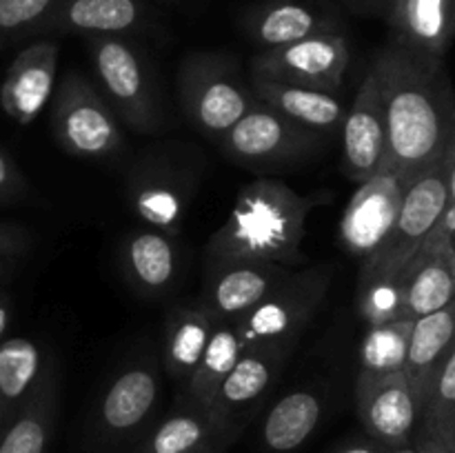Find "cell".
<instances>
[{"instance_id":"obj_1","label":"cell","mask_w":455,"mask_h":453,"mask_svg":"<svg viewBox=\"0 0 455 453\" xmlns=\"http://www.w3.org/2000/svg\"><path fill=\"white\" fill-rule=\"evenodd\" d=\"M389 136V169L413 178L443 158L455 140L453 91L444 60L420 56L391 40L373 58Z\"/></svg>"},{"instance_id":"obj_2","label":"cell","mask_w":455,"mask_h":453,"mask_svg":"<svg viewBox=\"0 0 455 453\" xmlns=\"http://www.w3.org/2000/svg\"><path fill=\"white\" fill-rule=\"evenodd\" d=\"M327 194H298L278 178L260 176L243 185L225 225L209 238L207 265L220 260L274 262L287 269L307 266L302 253L307 218Z\"/></svg>"},{"instance_id":"obj_3","label":"cell","mask_w":455,"mask_h":453,"mask_svg":"<svg viewBox=\"0 0 455 453\" xmlns=\"http://www.w3.org/2000/svg\"><path fill=\"white\" fill-rule=\"evenodd\" d=\"M449 198H455V140L449 142L443 158L409 180L398 218L376 251L363 260L360 280L395 278L416 256Z\"/></svg>"},{"instance_id":"obj_4","label":"cell","mask_w":455,"mask_h":453,"mask_svg":"<svg viewBox=\"0 0 455 453\" xmlns=\"http://www.w3.org/2000/svg\"><path fill=\"white\" fill-rule=\"evenodd\" d=\"M333 282V266L307 265L293 269L253 309L231 320L244 349L287 346L296 349L298 338L315 318Z\"/></svg>"},{"instance_id":"obj_5","label":"cell","mask_w":455,"mask_h":453,"mask_svg":"<svg viewBox=\"0 0 455 453\" xmlns=\"http://www.w3.org/2000/svg\"><path fill=\"white\" fill-rule=\"evenodd\" d=\"M178 93L187 120L218 142L256 102L234 58L216 52H194L180 62Z\"/></svg>"},{"instance_id":"obj_6","label":"cell","mask_w":455,"mask_h":453,"mask_svg":"<svg viewBox=\"0 0 455 453\" xmlns=\"http://www.w3.org/2000/svg\"><path fill=\"white\" fill-rule=\"evenodd\" d=\"M52 129L69 155L105 160L124 147V133L105 96L78 71H67L52 93Z\"/></svg>"},{"instance_id":"obj_7","label":"cell","mask_w":455,"mask_h":453,"mask_svg":"<svg viewBox=\"0 0 455 453\" xmlns=\"http://www.w3.org/2000/svg\"><path fill=\"white\" fill-rule=\"evenodd\" d=\"M323 138L256 100L251 109L220 138V149L240 167L267 171L293 167L311 158Z\"/></svg>"},{"instance_id":"obj_8","label":"cell","mask_w":455,"mask_h":453,"mask_svg":"<svg viewBox=\"0 0 455 453\" xmlns=\"http://www.w3.org/2000/svg\"><path fill=\"white\" fill-rule=\"evenodd\" d=\"M93 69L105 100L138 133L160 127V105L140 56L118 36H89Z\"/></svg>"},{"instance_id":"obj_9","label":"cell","mask_w":455,"mask_h":453,"mask_svg":"<svg viewBox=\"0 0 455 453\" xmlns=\"http://www.w3.org/2000/svg\"><path fill=\"white\" fill-rule=\"evenodd\" d=\"M293 349L287 346H253L244 349L222 385L218 386L207 416L227 442H234L240 431L258 413L274 389Z\"/></svg>"},{"instance_id":"obj_10","label":"cell","mask_w":455,"mask_h":453,"mask_svg":"<svg viewBox=\"0 0 455 453\" xmlns=\"http://www.w3.org/2000/svg\"><path fill=\"white\" fill-rule=\"evenodd\" d=\"M349 40L340 34H318L274 49H260L251 60V76L300 84L338 96L349 67Z\"/></svg>"},{"instance_id":"obj_11","label":"cell","mask_w":455,"mask_h":453,"mask_svg":"<svg viewBox=\"0 0 455 453\" xmlns=\"http://www.w3.org/2000/svg\"><path fill=\"white\" fill-rule=\"evenodd\" d=\"M160 395L158 369L132 364L120 371L102 393L93 417V435L100 447H120L132 440L154 413Z\"/></svg>"},{"instance_id":"obj_12","label":"cell","mask_w":455,"mask_h":453,"mask_svg":"<svg viewBox=\"0 0 455 453\" xmlns=\"http://www.w3.org/2000/svg\"><path fill=\"white\" fill-rule=\"evenodd\" d=\"M411 178L395 169L360 182L340 220V240L351 256L364 260L387 238L398 218L403 194Z\"/></svg>"},{"instance_id":"obj_13","label":"cell","mask_w":455,"mask_h":453,"mask_svg":"<svg viewBox=\"0 0 455 453\" xmlns=\"http://www.w3.org/2000/svg\"><path fill=\"white\" fill-rule=\"evenodd\" d=\"M129 203L142 222L176 238L194 198L189 173L164 160L147 158L129 176Z\"/></svg>"},{"instance_id":"obj_14","label":"cell","mask_w":455,"mask_h":453,"mask_svg":"<svg viewBox=\"0 0 455 453\" xmlns=\"http://www.w3.org/2000/svg\"><path fill=\"white\" fill-rule=\"evenodd\" d=\"M293 269L258 260L209 262L198 305L213 320H235L274 291Z\"/></svg>"},{"instance_id":"obj_15","label":"cell","mask_w":455,"mask_h":453,"mask_svg":"<svg viewBox=\"0 0 455 453\" xmlns=\"http://www.w3.org/2000/svg\"><path fill=\"white\" fill-rule=\"evenodd\" d=\"M342 163L347 176L364 182L389 169V136L380 93L371 74L360 84L351 109L342 120Z\"/></svg>"},{"instance_id":"obj_16","label":"cell","mask_w":455,"mask_h":453,"mask_svg":"<svg viewBox=\"0 0 455 453\" xmlns=\"http://www.w3.org/2000/svg\"><path fill=\"white\" fill-rule=\"evenodd\" d=\"M355 409L369 438L385 447H400L413 440L418 404L404 373L355 380Z\"/></svg>"},{"instance_id":"obj_17","label":"cell","mask_w":455,"mask_h":453,"mask_svg":"<svg viewBox=\"0 0 455 453\" xmlns=\"http://www.w3.org/2000/svg\"><path fill=\"white\" fill-rule=\"evenodd\" d=\"M60 49L52 40H38L22 49L7 67L0 84V105L9 120L31 124L56 89Z\"/></svg>"},{"instance_id":"obj_18","label":"cell","mask_w":455,"mask_h":453,"mask_svg":"<svg viewBox=\"0 0 455 453\" xmlns=\"http://www.w3.org/2000/svg\"><path fill=\"white\" fill-rule=\"evenodd\" d=\"M253 98L275 114L284 115L291 123L320 133V136H333L342 129L345 120V105L338 96L318 89L300 87V84L278 83V80H267L251 76Z\"/></svg>"},{"instance_id":"obj_19","label":"cell","mask_w":455,"mask_h":453,"mask_svg":"<svg viewBox=\"0 0 455 453\" xmlns=\"http://www.w3.org/2000/svg\"><path fill=\"white\" fill-rule=\"evenodd\" d=\"M389 20L395 43L444 60L455 31V0H391Z\"/></svg>"},{"instance_id":"obj_20","label":"cell","mask_w":455,"mask_h":453,"mask_svg":"<svg viewBox=\"0 0 455 453\" xmlns=\"http://www.w3.org/2000/svg\"><path fill=\"white\" fill-rule=\"evenodd\" d=\"M455 305L427 314L413 320L411 336H409L407 358H404L403 373L413 391L420 416L422 400L429 391L431 380L438 373L440 364L447 358L449 351L455 349Z\"/></svg>"},{"instance_id":"obj_21","label":"cell","mask_w":455,"mask_h":453,"mask_svg":"<svg viewBox=\"0 0 455 453\" xmlns=\"http://www.w3.org/2000/svg\"><path fill=\"white\" fill-rule=\"evenodd\" d=\"M403 289L404 318H422L451 305L455 293V249L427 253L418 249L398 275Z\"/></svg>"},{"instance_id":"obj_22","label":"cell","mask_w":455,"mask_h":453,"mask_svg":"<svg viewBox=\"0 0 455 453\" xmlns=\"http://www.w3.org/2000/svg\"><path fill=\"white\" fill-rule=\"evenodd\" d=\"M49 369L52 364L31 338L12 336L0 342V431L29 402Z\"/></svg>"},{"instance_id":"obj_23","label":"cell","mask_w":455,"mask_h":453,"mask_svg":"<svg viewBox=\"0 0 455 453\" xmlns=\"http://www.w3.org/2000/svg\"><path fill=\"white\" fill-rule=\"evenodd\" d=\"M120 265L142 293L158 296L178 275V247L172 235L158 229L132 231L120 247Z\"/></svg>"},{"instance_id":"obj_24","label":"cell","mask_w":455,"mask_h":453,"mask_svg":"<svg viewBox=\"0 0 455 453\" xmlns=\"http://www.w3.org/2000/svg\"><path fill=\"white\" fill-rule=\"evenodd\" d=\"M323 411L320 393L311 389L289 391L265 413L258 438L269 453L296 451L315 433Z\"/></svg>"},{"instance_id":"obj_25","label":"cell","mask_w":455,"mask_h":453,"mask_svg":"<svg viewBox=\"0 0 455 453\" xmlns=\"http://www.w3.org/2000/svg\"><path fill=\"white\" fill-rule=\"evenodd\" d=\"M142 18L140 0H62L38 31L120 36Z\"/></svg>"},{"instance_id":"obj_26","label":"cell","mask_w":455,"mask_h":453,"mask_svg":"<svg viewBox=\"0 0 455 453\" xmlns=\"http://www.w3.org/2000/svg\"><path fill=\"white\" fill-rule=\"evenodd\" d=\"M58 391H60L58 371L52 367L29 402L0 431V453L49 451L56 429Z\"/></svg>"},{"instance_id":"obj_27","label":"cell","mask_w":455,"mask_h":453,"mask_svg":"<svg viewBox=\"0 0 455 453\" xmlns=\"http://www.w3.org/2000/svg\"><path fill=\"white\" fill-rule=\"evenodd\" d=\"M247 31L258 47L274 49L311 36L333 34L338 31V25L331 16L318 9L293 0H280L251 13L247 20Z\"/></svg>"},{"instance_id":"obj_28","label":"cell","mask_w":455,"mask_h":453,"mask_svg":"<svg viewBox=\"0 0 455 453\" xmlns=\"http://www.w3.org/2000/svg\"><path fill=\"white\" fill-rule=\"evenodd\" d=\"M216 322L218 320L200 305L176 306L169 311L163 340V362L169 376L182 385L189 380L207 349Z\"/></svg>"},{"instance_id":"obj_29","label":"cell","mask_w":455,"mask_h":453,"mask_svg":"<svg viewBox=\"0 0 455 453\" xmlns=\"http://www.w3.org/2000/svg\"><path fill=\"white\" fill-rule=\"evenodd\" d=\"M227 449L229 442L222 438L212 417L203 409L182 404L164 417L133 453H225Z\"/></svg>"},{"instance_id":"obj_30","label":"cell","mask_w":455,"mask_h":453,"mask_svg":"<svg viewBox=\"0 0 455 453\" xmlns=\"http://www.w3.org/2000/svg\"><path fill=\"white\" fill-rule=\"evenodd\" d=\"M244 346L235 333L234 324L229 320H218L213 324L212 338L207 342L203 358L198 367L185 382V404H191L196 409H203L207 413L218 386L227 378V373L234 369L238 358L243 355Z\"/></svg>"},{"instance_id":"obj_31","label":"cell","mask_w":455,"mask_h":453,"mask_svg":"<svg viewBox=\"0 0 455 453\" xmlns=\"http://www.w3.org/2000/svg\"><path fill=\"white\" fill-rule=\"evenodd\" d=\"M411 327V318L369 324L367 333L360 342L358 378H382L403 371Z\"/></svg>"},{"instance_id":"obj_32","label":"cell","mask_w":455,"mask_h":453,"mask_svg":"<svg viewBox=\"0 0 455 453\" xmlns=\"http://www.w3.org/2000/svg\"><path fill=\"white\" fill-rule=\"evenodd\" d=\"M416 429L455 451V349L449 351L422 400Z\"/></svg>"},{"instance_id":"obj_33","label":"cell","mask_w":455,"mask_h":453,"mask_svg":"<svg viewBox=\"0 0 455 453\" xmlns=\"http://www.w3.org/2000/svg\"><path fill=\"white\" fill-rule=\"evenodd\" d=\"M358 309L367 324H382L404 318L403 289L398 278L360 280Z\"/></svg>"},{"instance_id":"obj_34","label":"cell","mask_w":455,"mask_h":453,"mask_svg":"<svg viewBox=\"0 0 455 453\" xmlns=\"http://www.w3.org/2000/svg\"><path fill=\"white\" fill-rule=\"evenodd\" d=\"M62 0H0V36L38 31Z\"/></svg>"},{"instance_id":"obj_35","label":"cell","mask_w":455,"mask_h":453,"mask_svg":"<svg viewBox=\"0 0 455 453\" xmlns=\"http://www.w3.org/2000/svg\"><path fill=\"white\" fill-rule=\"evenodd\" d=\"M31 247V235L25 226L0 222V274L7 271Z\"/></svg>"},{"instance_id":"obj_36","label":"cell","mask_w":455,"mask_h":453,"mask_svg":"<svg viewBox=\"0 0 455 453\" xmlns=\"http://www.w3.org/2000/svg\"><path fill=\"white\" fill-rule=\"evenodd\" d=\"M27 194V180L16 160L0 149V203H12Z\"/></svg>"},{"instance_id":"obj_37","label":"cell","mask_w":455,"mask_h":453,"mask_svg":"<svg viewBox=\"0 0 455 453\" xmlns=\"http://www.w3.org/2000/svg\"><path fill=\"white\" fill-rule=\"evenodd\" d=\"M333 453H389V447L380 444L373 438H354L349 442H345L342 447H338Z\"/></svg>"},{"instance_id":"obj_38","label":"cell","mask_w":455,"mask_h":453,"mask_svg":"<svg viewBox=\"0 0 455 453\" xmlns=\"http://www.w3.org/2000/svg\"><path fill=\"white\" fill-rule=\"evenodd\" d=\"M413 444H416L418 453H455L447 444L440 442L438 438H434V435L425 433L420 429H416V433H413Z\"/></svg>"},{"instance_id":"obj_39","label":"cell","mask_w":455,"mask_h":453,"mask_svg":"<svg viewBox=\"0 0 455 453\" xmlns=\"http://www.w3.org/2000/svg\"><path fill=\"white\" fill-rule=\"evenodd\" d=\"M12 314H13V302L7 293L0 291V342L4 340V333H7L9 324H12Z\"/></svg>"},{"instance_id":"obj_40","label":"cell","mask_w":455,"mask_h":453,"mask_svg":"<svg viewBox=\"0 0 455 453\" xmlns=\"http://www.w3.org/2000/svg\"><path fill=\"white\" fill-rule=\"evenodd\" d=\"M389 453H418V449H416V444H413V440H411V442L400 444V447H391Z\"/></svg>"},{"instance_id":"obj_41","label":"cell","mask_w":455,"mask_h":453,"mask_svg":"<svg viewBox=\"0 0 455 453\" xmlns=\"http://www.w3.org/2000/svg\"><path fill=\"white\" fill-rule=\"evenodd\" d=\"M203 453H220V451H203Z\"/></svg>"}]
</instances>
